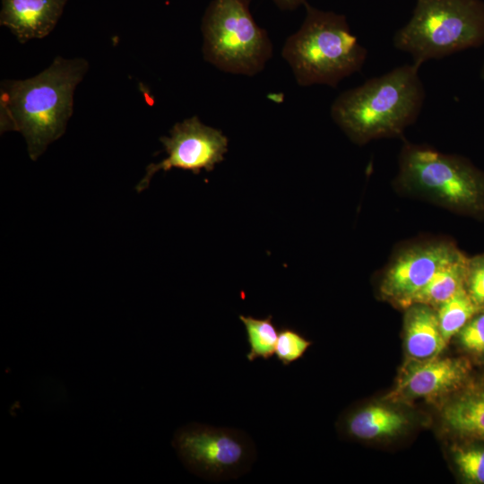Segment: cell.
Returning <instances> with one entry per match:
<instances>
[{"label": "cell", "mask_w": 484, "mask_h": 484, "mask_svg": "<svg viewBox=\"0 0 484 484\" xmlns=\"http://www.w3.org/2000/svg\"><path fill=\"white\" fill-rule=\"evenodd\" d=\"M88 63L57 56L38 75L3 83L0 97L1 132L17 131L36 160L63 135L73 113V92Z\"/></svg>", "instance_id": "1"}, {"label": "cell", "mask_w": 484, "mask_h": 484, "mask_svg": "<svg viewBox=\"0 0 484 484\" xmlns=\"http://www.w3.org/2000/svg\"><path fill=\"white\" fill-rule=\"evenodd\" d=\"M419 67L405 64L341 92L331 105L333 120L357 144L402 135L426 98Z\"/></svg>", "instance_id": "2"}, {"label": "cell", "mask_w": 484, "mask_h": 484, "mask_svg": "<svg viewBox=\"0 0 484 484\" xmlns=\"http://www.w3.org/2000/svg\"><path fill=\"white\" fill-rule=\"evenodd\" d=\"M304 5L305 19L287 38L281 56L298 85L336 88L341 80L361 70L367 51L344 15L319 10L307 2Z\"/></svg>", "instance_id": "3"}, {"label": "cell", "mask_w": 484, "mask_h": 484, "mask_svg": "<svg viewBox=\"0 0 484 484\" xmlns=\"http://www.w3.org/2000/svg\"><path fill=\"white\" fill-rule=\"evenodd\" d=\"M394 48L412 63L441 59L484 44L480 0H417L410 21L393 38Z\"/></svg>", "instance_id": "4"}, {"label": "cell", "mask_w": 484, "mask_h": 484, "mask_svg": "<svg viewBox=\"0 0 484 484\" xmlns=\"http://www.w3.org/2000/svg\"><path fill=\"white\" fill-rule=\"evenodd\" d=\"M397 184L454 212H484V172L457 155L406 143L400 154Z\"/></svg>", "instance_id": "5"}, {"label": "cell", "mask_w": 484, "mask_h": 484, "mask_svg": "<svg viewBox=\"0 0 484 484\" xmlns=\"http://www.w3.org/2000/svg\"><path fill=\"white\" fill-rule=\"evenodd\" d=\"M202 33L204 60L225 73L256 75L272 56V41L255 21L249 0H212L202 20Z\"/></svg>", "instance_id": "6"}, {"label": "cell", "mask_w": 484, "mask_h": 484, "mask_svg": "<svg viewBox=\"0 0 484 484\" xmlns=\"http://www.w3.org/2000/svg\"><path fill=\"white\" fill-rule=\"evenodd\" d=\"M171 444L191 473L212 482L239 478L256 459L252 438L235 428L192 422L175 431Z\"/></svg>", "instance_id": "7"}, {"label": "cell", "mask_w": 484, "mask_h": 484, "mask_svg": "<svg viewBox=\"0 0 484 484\" xmlns=\"http://www.w3.org/2000/svg\"><path fill=\"white\" fill-rule=\"evenodd\" d=\"M169 136H162L160 142L167 157L159 163H151L136 186L138 193L145 190L155 173L171 169L190 170L199 174L201 170L211 171L224 160L229 140L219 129L206 125L194 116L177 123Z\"/></svg>", "instance_id": "8"}, {"label": "cell", "mask_w": 484, "mask_h": 484, "mask_svg": "<svg viewBox=\"0 0 484 484\" xmlns=\"http://www.w3.org/2000/svg\"><path fill=\"white\" fill-rule=\"evenodd\" d=\"M462 255L453 243L446 241L407 247L389 264L380 283V292L385 298L407 308L436 272Z\"/></svg>", "instance_id": "9"}, {"label": "cell", "mask_w": 484, "mask_h": 484, "mask_svg": "<svg viewBox=\"0 0 484 484\" xmlns=\"http://www.w3.org/2000/svg\"><path fill=\"white\" fill-rule=\"evenodd\" d=\"M467 375V365L459 359L437 357L415 359L404 367L395 388L385 399L399 402L436 398L461 385Z\"/></svg>", "instance_id": "10"}, {"label": "cell", "mask_w": 484, "mask_h": 484, "mask_svg": "<svg viewBox=\"0 0 484 484\" xmlns=\"http://www.w3.org/2000/svg\"><path fill=\"white\" fill-rule=\"evenodd\" d=\"M68 0H2L0 23L21 42L48 36Z\"/></svg>", "instance_id": "11"}, {"label": "cell", "mask_w": 484, "mask_h": 484, "mask_svg": "<svg viewBox=\"0 0 484 484\" xmlns=\"http://www.w3.org/2000/svg\"><path fill=\"white\" fill-rule=\"evenodd\" d=\"M405 344L408 354L418 360L437 357L445 348L436 311L425 304H412L405 316Z\"/></svg>", "instance_id": "12"}, {"label": "cell", "mask_w": 484, "mask_h": 484, "mask_svg": "<svg viewBox=\"0 0 484 484\" xmlns=\"http://www.w3.org/2000/svg\"><path fill=\"white\" fill-rule=\"evenodd\" d=\"M405 415L382 405H371L348 414L342 430L350 437L361 440L393 436L405 428Z\"/></svg>", "instance_id": "13"}, {"label": "cell", "mask_w": 484, "mask_h": 484, "mask_svg": "<svg viewBox=\"0 0 484 484\" xmlns=\"http://www.w3.org/2000/svg\"><path fill=\"white\" fill-rule=\"evenodd\" d=\"M442 416L445 426L453 432L484 439V388L454 399L445 407Z\"/></svg>", "instance_id": "14"}, {"label": "cell", "mask_w": 484, "mask_h": 484, "mask_svg": "<svg viewBox=\"0 0 484 484\" xmlns=\"http://www.w3.org/2000/svg\"><path fill=\"white\" fill-rule=\"evenodd\" d=\"M467 263L468 257L462 255L444 266L413 298L411 305L418 303L438 307L464 287Z\"/></svg>", "instance_id": "15"}, {"label": "cell", "mask_w": 484, "mask_h": 484, "mask_svg": "<svg viewBox=\"0 0 484 484\" xmlns=\"http://www.w3.org/2000/svg\"><path fill=\"white\" fill-rule=\"evenodd\" d=\"M479 310L464 287L442 303L436 315L445 341L457 334Z\"/></svg>", "instance_id": "16"}, {"label": "cell", "mask_w": 484, "mask_h": 484, "mask_svg": "<svg viewBox=\"0 0 484 484\" xmlns=\"http://www.w3.org/2000/svg\"><path fill=\"white\" fill-rule=\"evenodd\" d=\"M245 326L249 352L246 354L248 361L253 362L258 358L265 360L275 354L276 342L279 331L272 323V316L255 318L251 315H239Z\"/></svg>", "instance_id": "17"}, {"label": "cell", "mask_w": 484, "mask_h": 484, "mask_svg": "<svg viewBox=\"0 0 484 484\" xmlns=\"http://www.w3.org/2000/svg\"><path fill=\"white\" fill-rule=\"evenodd\" d=\"M311 345L299 332L285 326L279 330L275 354L283 366H289L301 359Z\"/></svg>", "instance_id": "18"}, {"label": "cell", "mask_w": 484, "mask_h": 484, "mask_svg": "<svg viewBox=\"0 0 484 484\" xmlns=\"http://www.w3.org/2000/svg\"><path fill=\"white\" fill-rule=\"evenodd\" d=\"M454 458L464 480L484 483V446L457 448Z\"/></svg>", "instance_id": "19"}, {"label": "cell", "mask_w": 484, "mask_h": 484, "mask_svg": "<svg viewBox=\"0 0 484 484\" xmlns=\"http://www.w3.org/2000/svg\"><path fill=\"white\" fill-rule=\"evenodd\" d=\"M464 288L474 303L484 308V255L468 258Z\"/></svg>", "instance_id": "20"}, {"label": "cell", "mask_w": 484, "mask_h": 484, "mask_svg": "<svg viewBox=\"0 0 484 484\" xmlns=\"http://www.w3.org/2000/svg\"><path fill=\"white\" fill-rule=\"evenodd\" d=\"M458 334L461 344L466 350L484 353V308L479 310Z\"/></svg>", "instance_id": "21"}, {"label": "cell", "mask_w": 484, "mask_h": 484, "mask_svg": "<svg viewBox=\"0 0 484 484\" xmlns=\"http://www.w3.org/2000/svg\"><path fill=\"white\" fill-rule=\"evenodd\" d=\"M281 10L294 11L300 5H304L307 0H272Z\"/></svg>", "instance_id": "22"}, {"label": "cell", "mask_w": 484, "mask_h": 484, "mask_svg": "<svg viewBox=\"0 0 484 484\" xmlns=\"http://www.w3.org/2000/svg\"><path fill=\"white\" fill-rule=\"evenodd\" d=\"M480 76L484 81V64L480 69Z\"/></svg>", "instance_id": "23"}]
</instances>
